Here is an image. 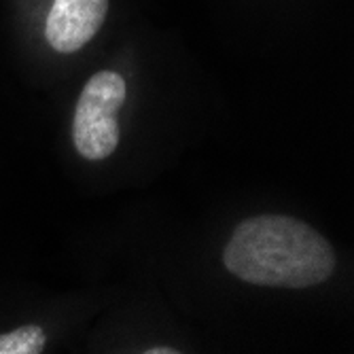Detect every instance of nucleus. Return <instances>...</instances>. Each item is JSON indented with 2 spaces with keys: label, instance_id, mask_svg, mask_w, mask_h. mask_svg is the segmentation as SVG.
I'll list each match as a JSON object with an SVG mask.
<instances>
[{
  "label": "nucleus",
  "instance_id": "nucleus-2",
  "mask_svg": "<svg viewBox=\"0 0 354 354\" xmlns=\"http://www.w3.org/2000/svg\"><path fill=\"white\" fill-rule=\"evenodd\" d=\"M125 93L123 77L113 71L95 73L87 79L75 109L73 140L89 162H100L115 153L119 145L117 113L125 102Z\"/></svg>",
  "mask_w": 354,
  "mask_h": 354
},
{
  "label": "nucleus",
  "instance_id": "nucleus-4",
  "mask_svg": "<svg viewBox=\"0 0 354 354\" xmlns=\"http://www.w3.org/2000/svg\"><path fill=\"white\" fill-rule=\"evenodd\" d=\"M47 335L39 325H26L11 333L0 335V354H41Z\"/></svg>",
  "mask_w": 354,
  "mask_h": 354
},
{
  "label": "nucleus",
  "instance_id": "nucleus-1",
  "mask_svg": "<svg viewBox=\"0 0 354 354\" xmlns=\"http://www.w3.org/2000/svg\"><path fill=\"white\" fill-rule=\"evenodd\" d=\"M223 266L248 284L308 288L329 280L337 259L312 225L286 214H257L238 223L223 248Z\"/></svg>",
  "mask_w": 354,
  "mask_h": 354
},
{
  "label": "nucleus",
  "instance_id": "nucleus-3",
  "mask_svg": "<svg viewBox=\"0 0 354 354\" xmlns=\"http://www.w3.org/2000/svg\"><path fill=\"white\" fill-rule=\"evenodd\" d=\"M109 0H53L45 37L57 53H75L102 28Z\"/></svg>",
  "mask_w": 354,
  "mask_h": 354
},
{
  "label": "nucleus",
  "instance_id": "nucleus-5",
  "mask_svg": "<svg viewBox=\"0 0 354 354\" xmlns=\"http://www.w3.org/2000/svg\"><path fill=\"white\" fill-rule=\"evenodd\" d=\"M147 354H178L180 350H174V348H166V346H159V348H151V350H145Z\"/></svg>",
  "mask_w": 354,
  "mask_h": 354
}]
</instances>
